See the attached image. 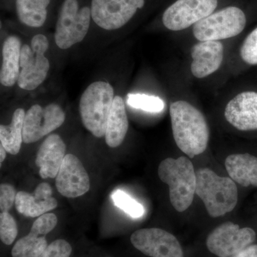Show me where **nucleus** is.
I'll use <instances>...</instances> for the list:
<instances>
[{
    "mask_svg": "<svg viewBox=\"0 0 257 257\" xmlns=\"http://www.w3.org/2000/svg\"><path fill=\"white\" fill-rule=\"evenodd\" d=\"M170 112L174 139L179 150L190 158L205 152L209 128L204 114L185 101L172 103Z\"/></svg>",
    "mask_w": 257,
    "mask_h": 257,
    "instance_id": "1",
    "label": "nucleus"
},
{
    "mask_svg": "<svg viewBox=\"0 0 257 257\" xmlns=\"http://www.w3.org/2000/svg\"><path fill=\"white\" fill-rule=\"evenodd\" d=\"M158 175L169 186L173 207L179 212L187 210L192 204L197 186V175L192 162L186 157L165 159L159 165Z\"/></svg>",
    "mask_w": 257,
    "mask_h": 257,
    "instance_id": "2",
    "label": "nucleus"
},
{
    "mask_svg": "<svg viewBox=\"0 0 257 257\" xmlns=\"http://www.w3.org/2000/svg\"><path fill=\"white\" fill-rule=\"evenodd\" d=\"M196 175V194L211 217L224 215L234 209L238 202V189L234 180L219 177L209 168L199 169Z\"/></svg>",
    "mask_w": 257,
    "mask_h": 257,
    "instance_id": "3",
    "label": "nucleus"
},
{
    "mask_svg": "<svg viewBox=\"0 0 257 257\" xmlns=\"http://www.w3.org/2000/svg\"><path fill=\"white\" fill-rule=\"evenodd\" d=\"M114 98V89L104 82L92 83L82 94L79 101L82 123L96 138L105 136Z\"/></svg>",
    "mask_w": 257,
    "mask_h": 257,
    "instance_id": "4",
    "label": "nucleus"
},
{
    "mask_svg": "<svg viewBox=\"0 0 257 257\" xmlns=\"http://www.w3.org/2000/svg\"><path fill=\"white\" fill-rule=\"evenodd\" d=\"M246 23L242 10L236 7H228L196 23L193 34L200 42L219 41L239 35Z\"/></svg>",
    "mask_w": 257,
    "mask_h": 257,
    "instance_id": "5",
    "label": "nucleus"
},
{
    "mask_svg": "<svg viewBox=\"0 0 257 257\" xmlns=\"http://www.w3.org/2000/svg\"><path fill=\"white\" fill-rule=\"evenodd\" d=\"M92 18L91 9H79L77 0H64L56 25L55 39L57 46L67 50L84 40Z\"/></svg>",
    "mask_w": 257,
    "mask_h": 257,
    "instance_id": "6",
    "label": "nucleus"
},
{
    "mask_svg": "<svg viewBox=\"0 0 257 257\" xmlns=\"http://www.w3.org/2000/svg\"><path fill=\"white\" fill-rule=\"evenodd\" d=\"M32 47H22L20 55V70L18 84L25 90H33L46 79L50 69V62L45 57L48 50L49 42L43 35H37L32 38Z\"/></svg>",
    "mask_w": 257,
    "mask_h": 257,
    "instance_id": "7",
    "label": "nucleus"
},
{
    "mask_svg": "<svg viewBox=\"0 0 257 257\" xmlns=\"http://www.w3.org/2000/svg\"><path fill=\"white\" fill-rule=\"evenodd\" d=\"M256 239V232L251 228H240L234 223L225 222L209 234L207 246L218 257H232L253 244Z\"/></svg>",
    "mask_w": 257,
    "mask_h": 257,
    "instance_id": "8",
    "label": "nucleus"
},
{
    "mask_svg": "<svg viewBox=\"0 0 257 257\" xmlns=\"http://www.w3.org/2000/svg\"><path fill=\"white\" fill-rule=\"evenodd\" d=\"M218 0H177L165 10L164 25L172 31H180L195 25L214 13Z\"/></svg>",
    "mask_w": 257,
    "mask_h": 257,
    "instance_id": "9",
    "label": "nucleus"
},
{
    "mask_svg": "<svg viewBox=\"0 0 257 257\" xmlns=\"http://www.w3.org/2000/svg\"><path fill=\"white\" fill-rule=\"evenodd\" d=\"M145 5V0H92L91 13L94 23L101 28H121Z\"/></svg>",
    "mask_w": 257,
    "mask_h": 257,
    "instance_id": "10",
    "label": "nucleus"
},
{
    "mask_svg": "<svg viewBox=\"0 0 257 257\" xmlns=\"http://www.w3.org/2000/svg\"><path fill=\"white\" fill-rule=\"evenodd\" d=\"M134 247L150 257H184L183 250L173 234L160 229H139L132 234Z\"/></svg>",
    "mask_w": 257,
    "mask_h": 257,
    "instance_id": "11",
    "label": "nucleus"
},
{
    "mask_svg": "<svg viewBox=\"0 0 257 257\" xmlns=\"http://www.w3.org/2000/svg\"><path fill=\"white\" fill-rule=\"evenodd\" d=\"M64 120L65 114L57 104H51L45 107L38 104L32 106L25 114L23 132L24 143H36L62 126Z\"/></svg>",
    "mask_w": 257,
    "mask_h": 257,
    "instance_id": "12",
    "label": "nucleus"
},
{
    "mask_svg": "<svg viewBox=\"0 0 257 257\" xmlns=\"http://www.w3.org/2000/svg\"><path fill=\"white\" fill-rule=\"evenodd\" d=\"M56 187L64 197L84 195L90 188V181L81 161L72 154L66 155L56 177Z\"/></svg>",
    "mask_w": 257,
    "mask_h": 257,
    "instance_id": "13",
    "label": "nucleus"
},
{
    "mask_svg": "<svg viewBox=\"0 0 257 257\" xmlns=\"http://www.w3.org/2000/svg\"><path fill=\"white\" fill-rule=\"evenodd\" d=\"M55 214L46 213L39 216L32 224L30 233L20 238L12 249L13 257H37L48 246L47 235L50 233L57 224Z\"/></svg>",
    "mask_w": 257,
    "mask_h": 257,
    "instance_id": "14",
    "label": "nucleus"
},
{
    "mask_svg": "<svg viewBox=\"0 0 257 257\" xmlns=\"http://www.w3.org/2000/svg\"><path fill=\"white\" fill-rule=\"evenodd\" d=\"M224 116L240 131L257 130V92H243L235 96L226 106Z\"/></svg>",
    "mask_w": 257,
    "mask_h": 257,
    "instance_id": "15",
    "label": "nucleus"
},
{
    "mask_svg": "<svg viewBox=\"0 0 257 257\" xmlns=\"http://www.w3.org/2000/svg\"><path fill=\"white\" fill-rule=\"evenodd\" d=\"M191 56L192 74L197 78H204L221 67L224 58V46L219 41L199 42L193 46Z\"/></svg>",
    "mask_w": 257,
    "mask_h": 257,
    "instance_id": "16",
    "label": "nucleus"
},
{
    "mask_svg": "<svg viewBox=\"0 0 257 257\" xmlns=\"http://www.w3.org/2000/svg\"><path fill=\"white\" fill-rule=\"evenodd\" d=\"M15 204L19 213L32 218L39 217L57 207V200L52 197V188L45 182L39 184L33 194L18 192Z\"/></svg>",
    "mask_w": 257,
    "mask_h": 257,
    "instance_id": "17",
    "label": "nucleus"
},
{
    "mask_svg": "<svg viewBox=\"0 0 257 257\" xmlns=\"http://www.w3.org/2000/svg\"><path fill=\"white\" fill-rule=\"evenodd\" d=\"M66 145L59 135H52L45 139L37 152L35 163L43 179L56 178L66 156Z\"/></svg>",
    "mask_w": 257,
    "mask_h": 257,
    "instance_id": "18",
    "label": "nucleus"
},
{
    "mask_svg": "<svg viewBox=\"0 0 257 257\" xmlns=\"http://www.w3.org/2000/svg\"><path fill=\"white\" fill-rule=\"evenodd\" d=\"M229 177L235 182L247 187H257V157L249 154L229 155L225 161Z\"/></svg>",
    "mask_w": 257,
    "mask_h": 257,
    "instance_id": "19",
    "label": "nucleus"
},
{
    "mask_svg": "<svg viewBox=\"0 0 257 257\" xmlns=\"http://www.w3.org/2000/svg\"><path fill=\"white\" fill-rule=\"evenodd\" d=\"M21 50V42L18 37L10 36L5 40L0 72V82L5 87H12L18 81Z\"/></svg>",
    "mask_w": 257,
    "mask_h": 257,
    "instance_id": "20",
    "label": "nucleus"
},
{
    "mask_svg": "<svg viewBox=\"0 0 257 257\" xmlns=\"http://www.w3.org/2000/svg\"><path fill=\"white\" fill-rule=\"evenodd\" d=\"M128 127V118L122 98L115 96L105 133V142L108 146L115 148L124 141Z\"/></svg>",
    "mask_w": 257,
    "mask_h": 257,
    "instance_id": "21",
    "label": "nucleus"
},
{
    "mask_svg": "<svg viewBox=\"0 0 257 257\" xmlns=\"http://www.w3.org/2000/svg\"><path fill=\"white\" fill-rule=\"evenodd\" d=\"M25 114L23 109L19 108L13 114L10 124L0 126L1 145L10 155H18L21 148Z\"/></svg>",
    "mask_w": 257,
    "mask_h": 257,
    "instance_id": "22",
    "label": "nucleus"
},
{
    "mask_svg": "<svg viewBox=\"0 0 257 257\" xmlns=\"http://www.w3.org/2000/svg\"><path fill=\"white\" fill-rule=\"evenodd\" d=\"M50 0H17L19 20L32 28H40L46 21L47 8Z\"/></svg>",
    "mask_w": 257,
    "mask_h": 257,
    "instance_id": "23",
    "label": "nucleus"
},
{
    "mask_svg": "<svg viewBox=\"0 0 257 257\" xmlns=\"http://www.w3.org/2000/svg\"><path fill=\"white\" fill-rule=\"evenodd\" d=\"M126 101L132 107L149 112H160L165 108V101L161 98L145 94H128Z\"/></svg>",
    "mask_w": 257,
    "mask_h": 257,
    "instance_id": "24",
    "label": "nucleus"
},
{
    "mask_svg": "<svg viewBox=\"0 0 257 257\" xmlns=\"http://www.w3.org/2000/svg\"><path fill=\"white\" fill-rule=\"evenodd\" d=\"M113 202L116 207L124 210L126 214L133 218H140L145 213L142 204L134 200L133 198L121 190H116L111 195Z\"/></svg>",
    "mask_w": 257,
    "mask_h": 257,
    "instance_id": "25",
    "label": "nucleus"
},
{
    "mask_svg": "<svg viewBox=\"0 0 257 257\" xmlns=\"http://www.w3.org/2000/svg\"><path fill=\"white\" fill-rule=\"evenodd\" d=\"M18 234V225L9 212L0 214V239L7 246L13 244Z\"/></svg>",
    "mask_w": 257,
    "mask_h": 257,
    "instance_id": "26",
    "label": "nucleus"
},
{
    "mask_svg": "<svg viewBox=\"0 0 257 257\" xmlns=\"http://www.w3.org/2000/svg\"><path fill=\"white\" fill-rule=\"evenodd\" d=\"M240 55L246 64H257V28L245 39L240 49Z\"/></svg>",
    "mask_w": 257,
    "mask_h": 257,
    "instance_id": "27",
    "label": "nucleus"
},
{
    "mask_svg": "<svg viewBox=\"0 0 257 257\" xmlns=\"http://www.w3.org/2000/svg\"><path fill=\"white\" fill-rule=\"evenodd\" d=\"M72 247L68 241L64 239H57L49 243L48 246L37 257H70Z\"/></svg>",
    "mask_w": 257,
    "mask_h": 257,
    "instance_id": "28",
    "label": "nucleus"
},
{
    "mask_svg": "<svg viewBox=\"0 0 257 257\" xmlns=\"http://www.w3.org/2000/svg\"><path fill=\"white\" fill-rule=\"evenodd\" d=\"M18 193L13 186L9 184H2L0 186V210L8 212L15 204Z\"/></svg>",
    "mask_w": 257,
    "mask_h": 257,
    "instance_id": "29",
    "label": "nucleus"
},
{
    "mask_svg": "<svg viewBox=\"0 0 257 257\" xmlns=\"http://www.w3.org/2000/svg\"><path fill=\"white\" fill-rule=\"evenodd\" d=\"M232 257H257V244H251Z\"/></svg>",
    "mask_w": 257,
    "mask_h": 257,
    "instance_id": "30",
    "label": "nucleus"
},
{
    "mask_svg": "<svg viewBox=\"0 0 257 257\" xmlns=\"http://www.w3.org/2000/svg\"><path fill=\"white\" fill-rule=\"evenodd\" d=\"M6 150H5L4 147H3V145H1V146H0V162H1V165L2 163H3V162H4L5 158H6Z\"/></svg>",
    "mask_w": 257,
    "mask_h": 257,
    "instance_id": "31",
    "label": "nucleus"
}]
</instances>
